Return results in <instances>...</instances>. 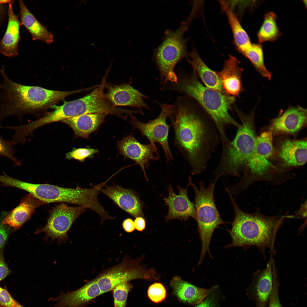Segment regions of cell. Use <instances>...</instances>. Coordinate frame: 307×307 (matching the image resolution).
Masks as SVG:
<instances>
[{
  "instance_id": "cell-1",
  "label": "cell",
  "mask_w": 307,
  "mask_h": 307,
  "mask_svg": "<svg viewBox=\"0 0 307 307\" xmlns=\"http://www.w3.org/2000/svg\"><path fill=\"white\" fill-rule=\"evenodd\" d=\"M169 118L174 133L173 144L191 168L192 175L207 168L212 154L221 141L215 123L192 99L183 95L173 104Z\"/></svg>"
},
{
  "instance_id": "cell-2",
  "label": "cell",
  "mask_w": 307,
  "mask_h": 307,
  "mask_svg": "<svg viewBox=\"0 0 307 307\" xmlns=\"http://www.w3.org/2000/svg\"><path fill=\"white\" fill-rule=\"evenodd\" d=\"M176 83L168 82L160 88L162 91L177 92L190 97L208 114L216 125L221 141L228 138L226 132L227 126L237 128L238 123L230 115L236 98L204 86L193 70L190 73L179 67L176 70Z\"/></svg>"
},
{
  "instance_id": "cell-3",
  "label": "cell",
  "mask_w": 307,
  "mask_h": 307,
  "mask_svg": "<svg viewBox=\"0 0 307 307\" xmlns=\"http://www.w3.org/2000/svg\"><path fill=\"white\" fill-rule=\"evenodd\" d=\"M228 194L235 217L231 223V228L228 230L232 242L224 248L240 247L246 250L255 246L265 260L266 248H269L275 255L276 235L288 216H267L262 214L259 209L253 213L245 212L238 207L233 196Z\"/></svg>"
},
{
  "instance_id": "cell-4",
  "label": "cell",
  "mask_w": 307,
  "mask_h": 307,
  "mask_svg": "<svg viewBox=\"0 0 307 307\" xmlns=\"http://www.w3.org/2000/svg\"><path fill=\"white\" fill-rule=\"evenodd\" d=\"M1 74L3 81L0 85V123L13 115L21 122L25 114L51 107L67 96L86 90L85 88L61 91L26 86L12 81L5 71Z\"/></svg>"
},
{
  "instance_id": "cell-5",
  "label": "cell",
  "mask_w": 307,
  "mask_h": 307,
  "mask_svg": "<svg viewBox=\"0 0 307 307\" xmlns=\"http://www.w3.org/2000/svg\"><path fill=\"white\" fill-rule=\"evenodd\" d=\"M255 112L254 109L246 114L239 109L236 111L240 121V126L233 140L222 146L219 164L213 172L215 179L226 175L240 177L255 154Z\"/></svg>"
},
{
  "instance_id": "cell-6",
  "label": "cell",
  "mask_w": 307,
  "mask_h": 307,
  "mask_svg": "<svg viewBox=\"0 0 307 307\" xmlns=\"http://www.w3.org/2000/svg\"><path fill=\"white\" fill-rule=\"evenodd\" d=\"M103 186L101 183L90 188L77 186L72 188L49 184L26 182L24 190L45 204L53 202L73 204L89 209L100 216L105 211L98 198V194Z\"/></svg>"
},
{
  "instance_id": "cell-7",
  "label": "cell",
  "mask_w": 307,
  "mask_h": 307,
  "mask_svg": "<svg viewBox=\"0 0 307 307\" xmlns=\"http://www.w3.org/2000/svg\"><path fill=\"white\" fill-rule=\"evenodd\" d=\"M191 22L187 19L182 22L177 29L166 30L161 43L154 50L152 60L159 71L160 83L162 85L168 82H177L174 68L184 58L188 56L186 45L188 39L183 36Z\"/></svg>"
},
{
  "instance_id": "cell-8",
  "label": "cell",
  "mask_w": 307,
  "mask_h": 307,
  "mask_svg": "<svg viewBox=\"0 0 307 307\" xmlns=\"http://www.w3.org/2000/svg\"><path fill=\"white\" fill-rule=\"evenodd\" d=\"M216 181L211 180L207 188L203 181L199 182L200 188L192 182L194 191L195 219L202 242V249L199 263L201 264L208 252L212 258L209 251L211 238L215 229L220 225L231 223L223 220L216 206L214 198V190Z\"/></svg>"
},
{
  "instance_id": "cell-9",
  "label": "cell",
  "mask_w": 307,
  "mask_h": 307,
  "mask_svg": "<svg viewBox=\"0 0 307 307\" xmlns=\"http://www.w3.org/2000/svg\"><path fill=\"white\" fill-rule=\"evenodd\" d=\"M144 258L142 256L132 259L125 255L120 263L102 271L94 279L102 294L112 291L121 283L134 280H158L160 276L154 269H148L146 265L141 264Z\"/></svg>"
},
{
  "instance_id": "cell-10",
  "label": "cell",
  "mask_w": 307,
  "mask_h": 307,
  "mask_svg": "<svg viewBox=\"0 0 307 307\" xmlns=\"http://www.w3.org/2000/svg\"><path fill=\"white\" fill-rule=\"evenodd\" d=\"M155 103L161 108L159 115L155 119L150 120L146 123L142 122L138 120L133 115H129L130 123L133 129H137L140 131L141 135L146 137L150 143L159 144L162 147L167 163L174 160L168 142L169 128L171 125H168L167 119L173 112L174 106L173 104L163 103L155 100Z\"/></svg>"
},
{
  "instance_id": "cell-11",
  "label": "cell",
  "mask_w": 307,
  "mask_h": 307,
  "mask_svg": "<svg viewBox=\"0 0 307 307\" xmlns=\"http://www.w3.org/2000/svg\"><path fill=\"white\" fill-rule=\"evenodd\" d=\"M87 208L82 206L72 207L61 203L50 210L46 225L37 229L34 233L43 232L46 241L49 237L51 242L57 239L58 244L65 242L68 239L67 233L75 220Z\"/></svg>"
},
{
  "instance_id": "cell-12",
  "label": "cell",
  "mask_w": 307,
  "mask_h": 307,
  "mask_svg": "<svg viewBox=\"0 0 307 307\" xmlns=\"http://www.w3.org/2000/svg\"><path fill=\"white\" fill-rule=\"evenodd\" d=\"M117 144L120 154L138 164L143 171L145 177L148 181L145 170L148 169L150 165L149 161H157L160 158L157 152L159 147L151 143L142 144L132 134L118 141Z\"/></svg>"
},
{
  "instance_id": "cell-13",
  "label": "cell",
  "mask_w": 307,
  "mask_h": 307,
  "mask_svg": "<svg viewBox=\"0 0 307 307\" xmlns=\"http://www.w3.org/2000/svg\"><path fill=\"white\" fill-rule=\"evenodd\" d=\"M274 147L275 156L279 161L277 166L287 170L298 167L307 161V139L304 138L293 139L288 138L281 139Z\"/></svg>"
},
{
  "instance_id": "cell-14",
  "label": "cell",
  "mask_w": 307,
  "mask_h": 307,
  "mask_svg": "<svg viewBox=\"0 0 307 307\" xmlns=\"http://www.w3.org/2000/svg\"><path fill=\"white\" fill-rule=\"evenodd\" d=\"M306 109L297 105H289L284 112L271 119L267 129L271 130L273 136L280 134L296 136L307 125Z\"/></svg>"
},
{
  "instance_id": "cell-15",
  "label": "cell",
  "mask_w": 307,
  "mask_h": 307,
  "mask_svg": "<svg viewBox=\"0 0 307 307\" xmlns=\"http://www.w3.org/2000/svg\"><path fill=\"white\" fill-rule=\"evenodd\" d=\"M105 88L107 90L105 94L106 98L115 106H127L153 111L144 100L148 99L149 97L134 88L130 82L118 85L106 82Z\"/></svg>"
},
{
  "instance_id": "cell-16",
  "label": "cell",
  "mask_w": 307,
  "mask_h": 307,
  "mask_svg": "<svg viewBox=\"0 0 307 307\" xmlns=\"http://www.w3.org/2000/svg\"><path fill=\"white\" fill-rule=\"evenodd\" d=\"M192 182L189 177L188 183L185 188L177 186L178 194L175 193L171 185L167 187L168 195L167 197H163L164 204L168 207V213L165 217V221L176 219L186 221L190 217L195 219L194 203L189 200L187 194L188 188Z\"/></svg>"
},
{
  "instance_id": "cell-17",
  "label": "cell",
  "mask_w": 307,
  "mask_h": 307,
  "mask_svg": "<svg viewBox=\"0 0 307 307\" xmlns=\"http://www.w3.org/2000/svg\"><path fill=\"white\" fill-rule=\"evenodd\" d=\"M100 192L133 217L145 218L142 210L144 204L138 194L132 190L113 183L110 185L105 184L101 189Z\"/></svg>"
},
{
  "instance_id": "cell-18",
  "label": "cell",
  "mask_w": 307,
  "mask_h": 307,
  "mask_svg": "<svg viewBox=\"0 0 307 307\" xmlns=\"http://www.w3.org/2000/svg\"><path fill=\"white\" fill-rule=\"evenodd\" d=\"M101 294L98 283L94 279L86 282L85 285L79 289L66 293L61 292L58 296L51 297L48 300L58 302L54 307H84Z\"/></svg>"
},
{
  "instance_id": "cell-19",
  "label": "cell",
  "mask_w": 307,
  "mask_h": 307,
  "mask_svg": "<svg viewBox=\"0 0 307 307\" xmlns=\"http://www.w3.org/2000/svg\"><path fill=\"white\" fill-rule=\"evenodd\" d=\"M50 107L54 109L43 117L32 122V127L35 129L54 122L81 115L87 114L86 101L84 97L69 101H65L62 105H53Z\"/></svg>"
},
{
  "instance_id": "cell-20",
  "label": "cell",
  "mask_w": 307,
  "mask_h": 307,
  "mask_svg": "<svg viewBox=\"0 0 307 307\" xmlns=\"http://www.w3.org/2000/svg\"><path fill=\"white\" fill-rule=\"evenodd\" d=\"M240 63L235 57L230 55L222 69L216 71L225 93L236 98L244 91L242 79L243 69Z\"/></svg>"
},
{
  "instance_id": "cell-21",
  "label": "cell",
  "mask_w": 307,
  "mask_h": 307,
  "mask_svg": "<svg viewBox=\"0 0 307 307\" xmlns=\"http://www.w3.org/2000/svg\"><path fill=\"white\" fill-rule=\"evenodd\" d=\"M44 204L31 194H27L22 199L17 206L8 213L2 224L15 231L30 219L36 208Z\"/></svg>"
},
{
  "instance_id": "cell-22",
  "label": "cell",
  "mask_w": 307,
  "mask_h": 307,
  "mask_svg": "<svg viewBox=\"0 0 307 307\" xmlns=\"http://www.w3.org/2000/svg\"><path fill=\"white\" fill-rule=\"evenodd\" d=\"M170 285L174 294L180 300L194 306L201 302L218 286H215L208 289L197 287L177 276L172 278L170 281Z\"/></svg>"
},
{
  "instance_id": "cell-23",
  "label": "cell",
  "mask_w": 307,
  "mask_h": 307,
  "mask_svg": "<svg viewBox=\"0 0 307 307\" xmlns=\"http://www.w3.org/2000/svg\"><path fill=\"white\" fill-rule=\"evenodd\" d=\"M14 1L8 3L7 14L8 20L6 31L3 38L0 40V52L8 57L17 55L18 44L20 40V28L21 23L18 16L13 12V5Z\"/></svg>"
},
{
  "instance_id": "cell-24",
  "label": "cell",
  "mask_w": 307,
  "mask_h": 307,
  "mask_svg": "<svg viewBox=\"0 0 307 307\" xmlns=\"http://www.w3.org/2000/svg\"><path fill=\"white\" fill-rule=\"evenodd\" d=\"M106 115L100 113L83 114L64 119L61 122L70 126L75 136L88 139L104 121Z\"/></svg>"
},
{
  "instance_id": "cell-25",
  "label": "cell",
  "mask_w": 307,
  "mask_h": 307,
  "mask_svg": "<svg viewBox=\"0 0 307 307\" xmlns=\"http://www.w3.org/2000/svg\"><path fill=\"white\" fill-rule=\"evenodd\" d=\"M187 61L205 86L226 94L216 71L210 69L201 58L195 48L188 53Z\"/></svg>"
},
{
  "instance_id": "cell-26",
  "label": "cell",
  "mask_w": 307,
  "mask_h": 307,
  "mask_svg": "<svg viewBox=\"0 0 307 307\" xmlns=\"http://www.w3.org/2000/svg\"><path fill=\"white\" fill-rule=\"evenodd\" d=\"M21 25L30 34L34 40H39L50 44L54 41L53 34L42 24L30 12L22 0H19Z\"/></svg>"
},
{
  "instance_id": "cell-27",
  "label": "cell",
  "mask_w": 307,
  "mask_h": 307,
  "mask_svg": "<svg viewBox=\"0 0 307 307\" xmlns=\"http://www.w3.org/2000/svg\"><path fill=\"white\" fill-rule=\"evenodd\" d=\"M273 254L271 253L269 262L266 267L262 270H257L254 273L256 276L257 294L260 301L264 303L270 296L273 289L274 276L277 271Z\"/></svg>"
},
{
  "instance_id": "cell-28",
  "label": "cell",
  "mask_w": 307,
  "mask_h": 307,
  "mask_svg": "<svg viewBox=\"0 0 307 307\" xmlns=\"http://www.w3.org/2000/svg\"><path fill=\"white\" fill-rule=\"evenodd\" d=\"M220 3L230 24L236 47L242 53L251 45V43L250 38L242 26L229 2L225 1H221Z\"/></svg>"
},
{
  "instance_id": "cell-29",
  "label": "cell",
  "mask_w": 307,
  "mask_h": 307,
  "mask_svg": "<svg viewBox=\"0 0 307 307\" xmlns=\"http://www.w3.org/2000/svg\"><path fill=\"white\" fill-rule=\"evenodd\" d=\"M277 18L276 15L273 12L265 14L262 24L257 34L259 43L275 41L280 36L281 33L277 24Z\"/></svg>"
},
{
  "instance_id": "cell-30",
  "label": "cell",
  "mask_w": 307,
  "mask_h": 307,
  "mask_svg": "<svg viewBox=\"0 0 307 307\" xmlns=\"http://www.w3.org/2000/svg\"><path fill=\"white\" fill-rule=\"evenodd\" d=\"M242 53L250 61L256 70L263 77L270 80L271 73L265 67L262 45L252 43Z\"/></svg>"
},
{
  "instance_id": "cell-31",
  "label": "cell",
  "mask_w": 307,
  "mask_h": 307,
  "mask_svg": "<svg viewBox=\"0 0 307 307\" xmlns=\"http://www.w3.org/2000/svg\"><path fill=\"white\" fill-rule=\"evenodd\" d=\"M273 136L272 131L269 129L256 136L255 150L258 155L268 159L273 157L274 153Z\"/></svg>"
},
{
  "instance_id": "cell-32",
  "label": "cell",
  "mask_w": 307,
  "mask_h": 307,
  "mask_svg": "<svg viewBox=\"0 0 307 307\" xmlns=\"http://www.w3.org/2000/svg\"><path fill=\"white\" fill-rule=\"evenodd\" d=\"M133 287L132 284L128 282L121 283L113 289L114 307H126L128 293Z\"/></svg>"
},
{
  "instance_id": "cell-33",
  "label": "cell",
  "mask_w": 307,
  "mask_h": 307,
  "mask_svg": "<svg viewBox=\"0 0 307 307\" xmlns=\"http://www.w3.org/2000/svg\"><path fill=\"white\" fill-rule=\"evenodd\" d=\"M99 153L98 150L90 147L73 148L71 151L66 155V158L68 159H74L82 162L87 158L93 157L95 154Z\"/></svg>"
},
{
  "instance_id": "cell-34",
  "label": "cell",
  "mask_w": 307,
  "mask_h": 307,
  "mask_svg": "<svg viewBox=\"0 0 307 307\" xmlns=\"http://www.w3.org/2000/svg\"><path fill=\"white\" fill-rule=\"evenodd\" d=\"M11 141L5 140L0 135V158L5 157L12 161L14 166H20L22 160L17 158L14 156L15 151Z\"/></svg>"
},
{
  "instance_id": "cell-35",
  "label": "cell",
  "mask_w": 307,
  "mask_h": 307,
  "mask_svg": "<svg viewBox=\"0 0 307 307\" xmlns=\"http://www.w3.org/2000/svg\"><path fill=\"white\" fill-rule=\"evenodd\" d=\"M147 294L150 299L156 303L163 301L167 295L166 289L163 285L159 282H155L151 285L148 288Z\"/></svg>"
},
{
  "instance_id": "cell-36",
  "label": "cell",
  "mask_w": 307,
  "mask_h": 307,
  "mask_svg": "<svg viewBox=\"0 0 307 307\" xmlns=\"http://www.w3.org/2000/svg\"><path fill=\"white\" fill-rule=\"evenodd\" d=\"M224 298V296L218 286L195 307H220L221 302Z\"/></svg>"
},
{
  "instance_id": "cell-37",
  "label": "cell",
  "mask_w": 307,
  "mask_h": 307,
  "mask_svg": "<svg viewBox=\"0 0 307 307\" xmlns=\"http://www.w3.org/2000/svg\"><path fill=\"white\" fill-rule=\"evenodd\" d=\"M18 304L6 289L0 287V306L3 307H16Z\"/></svg>"
},
{
  "instance_id": "cell-38",
  "label": "cell",
  "mask_w": 307,
  "mask_h": 307,
  "mask_svg": "<svg viewBox=\"0 0 307 307\" xmlns=\"http://www.w3.org/2000/svg\"><path fill=\"white\" fill-rule=\"evenodd\" d=\"M8 213L3 211L0 215V250L3 248L8 238L11 229L7 225L2 224L3 220Z\"/></svg>"
},
{
  "instance_id": "cell-39",
  "label": "cell",
  "mask_w": 307,
  "mask_h": 307,
  "mask_svg": "<svg viewBox=\"0 0 307 307\" xmlns=\"http://www.w3.org/2000/svg\"><path fill=\"white\" fill-rule=\"evenodd\" d=\"M277 275L274 276L273 287L270 298L269 307H282L280 302L277 291Z\"/></svg>"
},
{
  "instance_id": "cell-40",
  "label": "cell",
  "mask_w": 307,
  "mask_h": 307,
  "mask_svg": "<svg viewBox=\"0 0 307 307\" xmlns=\"http://www.w3.org/2000/svg\"><path fill=\"white\" fill-rule=\"evenodd\" d=\"M11 272L5 261L3 254V248L0 250V281Z\"/></svg>"
},
{
  "instance_id": "cell-41",
  "label": "cell",
  "mask_w": 307,
  "mask_h": 307,
  "mask_svg": "<svg viewBox=\"0 0 307 307\" xmlns=\"http://www.w3.org/2000/svg\"><path fill=\"white\" fill-rule=\"evenodd\" d=\"M135 229L138 231H142L146 227L145 218L142 217H138L134 220Z\"/></svg>"
},
{
  "instance_id": "cell-42",
  "label": "cell",
  "mask_w": 307,
  "mask_h": 307,
  "mask_svg": "<svg viewBox=\"0 0 307 307\" xmlns=\"http://www.w3.org/2000/svg\"><path fill=\"white\" fill-rule=\"evenodd\" d=\"M122 226L124 230L128 233L133 232L135 229L134 221L130 218L126 219L123 221Z\"/></svg>"
},
{
  "instance_id": "cell-43",
  "label": "cell",
  "mask_w": 307,
  "mask_h": 307,
  "mask_svg": "<svg viewBox=\"0 0 307 307\" xmlns=\"http://www.w3.org/2000/svg\"><path fill=\"white\" fill-rule=\"evenodd\" d=\"M6 7L0 3V23L4 20L7 13Z\"/></svg>"
},
{
  "instance_id": "cell-44",
  "label": "cell",
  "mask_w": 307,
  "mask_h": 307,
  "mask_svg": "<svg viewBox=\"0 0 307 307\" xmlns=\"http://www.w3.org/2000/svg\"><path fill=\"white\" fill-rule=\"evenodd\" d=\"M11 1L10 0H0V3L3 4L7 3L8 4Z\"/></svg>"
},
{
  "instance_id": "cell-45",
  "label": "cell",
  "mask_w": 307,
  "mask_h": 307,
  "mask_svg": "<svg viewBox=\"0 0 307 307\" xmlns=\"http://www.w3.org/2000/svg\"><path fill=\"white\" fill-rule=\"evenodd\" d=\"M0 307H2V306H0ZM16 307H24L22 306L20 304H18L17 305V306Z\"/></svg>"
}]
</instances>
